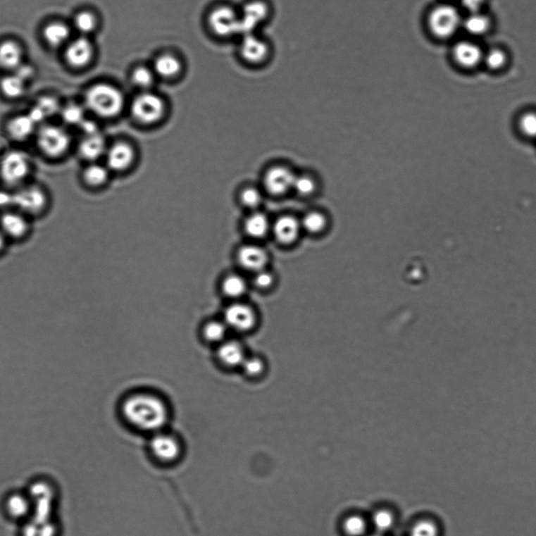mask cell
Instances as JSON below:
<instances>
[{"label": "cell", "instance_id": "obj_1", "mask_svg": "<svg viewBox=\"0 0 536 536\" xmlns=\"http://www.w3.org/2000/svg\"><path fill=\"white\" fill-rule=\"evenodd\" d=\"M121 413L132 428L151 435L163 430L169 418L164 400L147 392L127 397L121 404Z\"/></svg>", "mask_w": 536, "mask_h": 536}, {"label": "cell", "instance_id": "obj_2", "mask_svg": "<svg viewBox=\"0 0 536 536\" xmlns=\"http://www.w3.org/2000/svg\"><path fill=\"white\" fill-rule=\"evenodd\" d=\"M88 108L97 116L113 118L123 111L125 99L118 87L108 84H99L90 88L86 94Z\"/></svg>", "mask_w": 536, "mask_h": 536}, {"label": "cell", "instance_id": "obj_3", "mask_svg": "<svg viewBox=\"0 0 536 536\" xmlns=\"http://www.w3.org/2000/svg\"><path fill=\"white\" fill-rule=\"evenodd\" d=\"M427 32L437 39L451 38L463 25L459 11L449 4L434 6L427 12L425 18Z\"/></svg>", "mask_w": 536, "mask_h": 536}, {"label": "cell", "instance_id": "obj_4", "mask_svg": "<svg viewBox=\"0 0 536 536\" xmlns=\"http://www.w3.org/2000/svg\"><path fill=\"white\" fill-rule=\"evenodd\" d=\"M240 58L247 64L261 67L268 64L275 53L274 45L259 32L247 34L240 37Z\"/></svg>", "mask_w": 536, "mask_h": 536}, {"label": "cell", "instance_id": "obj_5", "mask_svg": "<svg viewBox=\"0 0 536 536\" xmlns=\"http://www.w3.org/2000/svg\"><path fill=\"white\" fill-rule=\"evenodd\" d=\"M239 13L240 37L247 34L259 32L274 15L273 5L269 0H249Z\"/></svg>", "mask_w": 536, "mask_h": 536}, {"label": "cell", "instance_id": "obj_6", "mask_svg": "<svg viewBox=\"0 0 536 536\" xmlns=\"http://www.w3.org/2000/svg\"><path fill=\"white\" fill-rule=\"evenodd\" d=\"M166 111L165 100L153 90L140 92L132 101V116L142 124L156 123L164 116Z\"/></svg>", "mask_w": 536, "mask_h": 536}, {"label": "cell", "instance_id": "obj_7", "mask_svg": "<svg viewBox=\"0 0 536 536\" xmlns=\"http://www.w3.org/2000/svg\"><path fill=\"white\" fill-rule=\"evenodd\" d=\"M207 25L209 30L220 38L240 37L239 11L228 5L215 6L208 13Z\"/></svg>", "mask_w": 536, "mask_h": 536}, {"label": "cell", "instance_id": "obj_8", "mask_svg": "<svg viewBox=\"0 0 536 536\" xmlns=\"http://www.w3.org/2000/svg\"><path fill=\"white\" fill-rule=\"evenodd\" d=\"M37 144L39 151L47 158L57 159L69 151L71 138L63 127L44 125L37 133Z\"/></svg>", "mask_w": 536, "mask_h": 536}, {"label": "cell", "instance_id": "obj_9", "mask_svg": "<svg viewBox=\"0 0 536 536\" xmlns=\"http://www.w3.org/2000/svg\"><path fill=\"white\" fill-rule=\"evenodd\" d=\"M149 450L158 463L172 465L181 459L182 447L180 440L171 433L161 430L152 434Z\"/></svg>", "mask_w": 536, "mask_h": 536}, {"label": "cell", "instance_id": "obj_10", "mask_svg": "<svg viewBox=\"0 0 536 536\" xmlns=\"http://www.w3.org/2000/svg\"><path fill=\"white\" fill-rule=\"evenodd\" d=\"M31 172L30 160L25 153L13 151L0 161V178L11 187L21 185Z\"/></svg>", "mask_w": 536, "mask_h": 536}, {"label": "cell", "instance_id": "obj_11", "mask_svg": "<svg viewBox=\"0 0 536 536\" xmlns=\"http://www.w3.org/2000/svg\"><path fill=\"white\" fill-rule=\"evenodd\" d=\"M223 320L229 330L247 332L256 328L258 317L255 309L251 305L237 301L229 304L225 308Z\"/></svg>", "mask_w": 536, "mask_h": 536}, {"label": "cell", "instance_id": "obj_12", "mask_svg": "<svg viewBox=\"0 0 536 536\" xmlns=\"http://www.w3.org/2000/svg\"><path fill=\"white\" fill-rule=\"evenodd\" d=\"M13 194V206H17L21 211L31 215L42 213L49 202L44 189L37 186L20 189Z\"/></svg>", "mask_w": 536, "mask_h": 536}, {"label": "cell", "instance_id": "obj_13", "mask_svg": "<svg viewBox=\"0 0 536 536\" xmlns=\"http://www.w3.org/2000/svg\"><path fill=\"white\" fill-rule=\"evenodd\" d=\"M5 511L13 520L25 522L32 514V503L28 492H16L8 495L5 499Z\"/></svg>", "mask_w": 536, "mask_h": 536}, {"label": "cell", "instance_id": "obj_14", "mask_svg": "<svg viewBox=\"0 0 536 536\" xmlns=\"http://www.w3.org/2000/svg\"><path fill=\"white\" fill-rule=\"evenodd\" d=\"M295 178V175L289 169L275 167L267 173L264 178V185L269 193L281 195L293 188Z\"/></svg>", "mask_w": 536, "mask_h": 536}, {"label": "cell", "instance_id": "obj_15", "mask_svg": "<svg viewBox=\"0 0 536 536\" xmlns=\"http://www.w3.org/2000/svg\"><path fill=\"white\" fill-rule=\"evenodd\" d=\"M158 79L172 80L182 73V60L172 53H163L156 58L151 65Z\"/></svg>", "mask_w": 536, "mask_h": 536}, {"label": "cell", "instance_id": "obj_16", "mask_svg": "<svg viewBox=\"0 0 536 536\" xmlns=\"http://www.w3.org/2000/svg\"><path fill=\"white\" fill-rule=\"evenodd\" d=\"M216 356L223 366L229 368H241L247 355L242 344L236 340H225L218 345Z\"/></svg>", "mask_w": 536, "mask_h": 536}, {"label": "cell", "instance_id": "obj_17", "mask_svg": "<svg viewBox=\"0 0 536 536\" xmlns=\"http://www.w3.org/2000/svg\"><path fill=\"white\" fill-rule=\"evenodd\" d=\"M453 57L460 66L473 69L482 62L484 53L475 43L460 42L454 46Z\"/></svg>", "mask_w": 536, "mask_h": 536}, {"label": "cell", "instance_id": "obj_18", "mask_svg": "<svg viewBox=\"0 0 536 536\" xmlns=\"http://www.w3.org/2000/svg\"><path fill=\"white\" fill-rule=\"evenodd\" d=\"M237 260L241 267L255 274L266 269L268 256L266 250L262 248L249 245L240 249L237 254Z\"/></svg>", "mask_w": 536, "mask_h": 536}, {"label": "cell", "instance_id": "obj_19", "mask_svg": "<svg viewBox=\"0 0 536 536\" xmlns=\"http://www.w3.org/2000/svg\"><path fill=\"white\" fill-rule=\"evenodd\" d=\"M93 56V46L86 38L74 40L66 51L67 63L74 68H83L89 64Z\"/></svg>", "mask_w": 536, "mask_h": 536}, {"label": "cell", "instance_id": "obj_20", "mask_svg": "<svg viewBox=\"0 0 536 536\" xmlns=\"http://www.w3.org/2000/svg\"><path fill=\"white\" fill-rule=\"evenodd\" d=\"M133 159L132 148L125 142L114 144L107 151V166L115 172L125 170L132 165Z\"/></svg>", "mask_w": 536, "mask_h": 536}, {"label": "cell", "instance_id": "obj_21", "mask_svg": "<svg viewBox=\"0 0 536 536\" xmlns=\"http://www.w3.org/2000/svg\"><path fill=\"white\" fill-rule=\"evenodd\" d=\"M0 228L4 235L19 239L28 233L30 225L23 215L8 212L0 217Z\"/></svg>", "mask_w": 536, "mask_h": 536}, {"label": "cell", "instance_id": "obj_22", "mask_svg": "<svg viewBox=\"0 0 536 536\" xmlns=\"http://www.w3.org/2000/svg\"><path fill=\"white\" fill-rule=\"evenodd\" d=\"M105 138L99 132L86 135L79 145L80 157L86 161H96L106 151Z\"/></svg>", "mask_w": 536, "mask_h": 536}, {"label": "cell", "instance_id": "obj_23", "mask_svg": "<svg viewBox=\"0 0 536 536\" xmlns=\"http://www.w3.org/2000/svg\"><path fill=\"white\" fill-rule=\"evenodd\" d=\"M36 125L28 114L19 115L9 120L6 125V132L13 140L24 141L31 137Z\"/></svg>", "mask_w": 536, "mask_h": 536}, {"label": "cell", "instance_id": "obj_24", "mask_svg": "<svg viewBox=\"0 0 536 536\" xmlns=\"http://www.w3.org/2000/svg\"><path fill=\"white\" fill-rule=\"evenodd\" d=\"M58 532L53 518H31L25 522L22 536H58Z\"/></svg>", "mask_w": 536, "mask_h": 536}, {"label": "cell", "instance_id": "obj_25", "mask_svg": "<svg viewBox=\"0 0 536 536\" xmlns=\"http://www.w3.org/2000/svg\"><path fill=\"white\" fill-rule=\"evenodd\" d=\"M158 80L151 65H138L132 70L130 81L139 92L152 91Z\"/></svg>", "mask_w": 536, "mask_h": 536}, {"label": "cell", "instance_id": "obj_26", "mask_svg": "<svg viewBox=\"0 0 536 536\" xmlns=\"http://www.w3.org/2000/svg\"><path fill=\"white\" fill-rule=\"evenodd\" d=\"M248 287L245 278L237 274L226 276L221 283L223 295L234 301H240L247 294Z\"/></svg>", "mask_w": 536, "mask_h": 536}, {"label": "cell", "instance_id": "obj_27", "mask_svg": "<svg viewBox=\"0 0 536 536\" xmlns=\"http://www.w3.org/2000/svg\"><path fill=\"white\" fill-rule=\"evenodd\" d=\"M299 223L291 216L281 217L274 225V234L276 239L283 244L294 242L299 235Z\"/></svg>", "mask_w": 536, "mask_h": 536}, {"label": "cell", "instance_id": "obj_28", "mask_svg": "<svg viewBox=\"0 0 536 536\" xmlns=\"http://www.w3.org/2000/svg\"><path fill=\"white\" fill-rule=\"evenodd\" d=\"M23 50L17 43L5 42L0 44V66L6 70H16L22 65Z\"/></svg>", "mask_w": 536, "mask_h": 536}, {"label": "cell", "instance_id": "obj_29", "mask_svg": "<svg viewBox=\"0 0 536 536\" xmlns=\"http://www.w3.org/2000/svg\"><path fill=\"white\" fill-rule=\"evenodd\" d=\"M229 328L225 321L209 320L203 325L201 334L206 342L211 344H220L227 340Z\"/></svg>", "mask_w": 536, "mask_h": 536}, {"label": "cell", "instance_id": "obj_30", "mask_svg": "<svg viewBox=\"0 0 536 536\" xmlns=\"http://www.w3.org/2000/svg\"><path fill=\"white\" fill-rule=\"evenodd\" d=\"M70 30L63 23H54L46 25L44 30V37L50 46L58 47L63 45L70 37Z\"/></svg>", "mask_w": 536, "mask_h": 536}, {"label": "cell", "instance_id": "obj_31", "mask_svg": "<svg viewBox=\"0 0 536 536\" xmlns=\"http://www.w3.org/2000/svg\"><path fill=\"white\" fill-rule=\"evenodd\" d=\"M465 30L473 36H482L490 29V19L480 12L470 13L464 21Z\"/></svg>", "mask_w": 536, "mask_h": 536}, {"label": "cell", "instance_id": "obj_32", "mask_svg": "<svg viewBox=\"0 0 536 536\" xmlns=\"http://www.w3.org/2000/svg\"><path fill=\"white\" fill-rule=\"evenodd\" d=\"M84 182L91 187H99L105 185L108 178V168L92 163L85 168L82 174Z\"/></svg>", "mask_w": 536, "mask_h": 536}, {"label": "cell", "instance_id": "obj_33", "mask_svg": "<svg viewBox=\"0 0 536 536\" xmlns=\"http://www.w3.org/2000/svg\"><path fill=\"white\" fill-rule=\"evenodd\" d=\"M245 228L249 235L256 237V239H260V237L266 236L268 232V219L263 213H254L247 220Z\"/></svg>", "mask_w": 536, "mask_h": 536}, {"label": "cell", "instance_id": "obj_34", "mask_svg": "<svg viewBox=\"0 0 536 536\" xmlns=\"http://www.w3.org/2000/svg\"><path fill=\"white\" fill-rule=\"evenodd\" d=\"M0 89L6 97L18 99L25 93V81L18 76L13 75L3 78L0 81Z\"/></svg>", "mask_w": 536, "mask_h": 536}, {"label": "cell", "instance_id": "obj_35", "mask_svg": "<svg viewBox=\"0 0 536 536\" xmlns=\"http://www.w3.org/2000/svg\"><path fill=\"white\" fill-rule=\"evenodd\" d=\"M442 530L438 522L432 518L420 519L411 528L409 536H441Z\"/></svg>", "mask_w": 536, "mask_h": 536}, {"label": "cell", "instance_id": "obj_36", "mask_svg": "<svg viewBox=\"0 0 536 536\" xmlns=\"http://www.w3.org/2000/svg\"><path fill=\"white\" fill-rule=\"evenodd\" d=\"M342 528L347 536H363L368 529V523L362 516L352 514L344 520Z\"/></svg>", "mask_w": 536, "mask_h": 536}, {"label": "cell", "instance_id": "obj_37", "mask_svg": "<svg viewBox=\"0 0 536 536\" xmlns=\"http://www.w3.org/2000/svg\"><path fill=\"white\" fill-rule=\"evenodd\" d=\"M372 525L379 533L388 532L395 525L394 515L385 509L377 511L372 516Z\"/></svg>", "mask_w": 536, "mask_h": 536}, {"label": "cell", "instance_id": "obj_38", "mask_svg": "<svg viewBox=\"0 0 536 536\" xmlns=\"http://www.w3.org/2000/svg\"><path fill=\"white\" fill-rule=\"evenodd\" d=\"M241 368L247 377L256 378L261 377L266 370V363L262 358L253 356H247L242 363Z\"/></svg>", "mask_w": 536, "mask_h": 536}, {"label": "cell", "instance_id": "obj_39", "mask_svg": "<svg viewBox=\"0 0 536 536\" xmlns=\"http://www.w3.org/2000/svg\"><path fill=\"white\" fill-rule=\"evenodd\" d=\"M519 130L529 139H536V113L528 112L522 115L518 121Z\"/></svg>", "mask_w": 536, "mask_h": 536}, {"label": "cell", "instance_id": "obj_40", "mask_svg": "<svg viewBox=\"0 0 536 536\" xmlns=\"http://www.w3.org/2000/svg\"><path fill=\"white\" fill-rule=\"evenodd\" d=\"M77 30L83 34H89L96 29L97 19L90 12H80L74 19Z\"/></svg>", "mask_w": 536, "mask_h": 536}, {"label": "cell", "instance_id": "obj_41", "mask_svg": "<svg viewBox=\"0 0 536 536\" xmlns=\"http://www.w3.org/2000/svg\"><path fill=\"white\" fill-rule=\"evenodd\" d=\"M483 61L490 70H499L506 65V56L504 51L494 49L484 54Z\"/></svg>", "mask_w": 536, "mask_h": 536}, {"label": "cell", "instance_id": "obj_42", "mask_svg": "<svg viewBox=\"0 0 536 536\" xmlns=\"http://www.w3.org/2000/svg\"><path fill=\"white\" fill-rule=\"evenodd\" d=\"M84 116L83 108L75 104L67 106L62 113L63 120L70 125H80L85 120Z\"/></svg>", "mask_w": 536, "mask_h": 536}, {"label": "cell", "instance_id": "obj_43", "mask_svg": "<svg viewBox=\"0 0 536 536\" xmlns=\"http://www.w3.org/2000/svg\"><path fill=\"white\" fill-rule=\"evenodd\" d=\"M325 225V217L317 213H311L304 217L303 226L311 233L320 232Z\"/></svg>", "mask_w": 536, "mask_h": 536}, {"label": "cell", "instance_id": "obj_44", "mask_svg": "<svg viewBox=\"0 0 536 536\" xmlns=\"http://www.w3.org/2000/svg\"><path fill=\"white\" fill-rule=\"evenodd\" d=\"M274 283V276L269 271L263 269L254 274L253 284L259 290H267Z\"/></svg>", "mask_w": 536, "mask_h": 536}, {"label": "cell", "instance_id": "obj_45", "mask_svg": "<svg viewBox=\"0 0 536 536\" xmlns=\"http://www.w3.org/2000/svg\"><path fill=\"white\" fill-rule=\"evenodd\" d=\"M241 200L243 205L254 208L259 206L262 201V197L259 192L255 188H247L244 189L241 194Z\"/></svg>", "mask_w": 536, "mask_h": 536}, {"label": "cell", "instance_id": "obj_46", "mask_svg": "<svg viewBox=\"0 0 536 536\" xmlns=\"http://www.w3.org/2000/svg\"><path fill=\"white\" fill-rule=\"evenodd\" d=\"M44 111L46 117L52 116L58 112L60 106L58 101L49 96L40 99L37 104Z\"/></svg>", "mask_w": 536, "mask_h": 536}, {"label": "cell", "instance_id": "obj_47", "mask_svg": "<svg viewBox=\"0 0 536 536\" xmlns=\"http://www.w3.org/2000/svg\"><path fill=\"white\" fill-rule=\"evenodd\" d=\"M293 188L296 191L302 195H308L314 192L315 183L314 181L308 177H296Z\"/></svg>", "mask_w": 536, "mask_h": 536}, {"label": "cell", "instance_id": "obj_48", "mask_svg": "<svg viewBox=\"0 0 536 536\" xmlns=\"http://www.w3.org/2000/svg\"><path fill=\"white\" fill-rule=\"evenodd\" d=\"M463 8L470 13L480 12L485 0H461Z\"/></svg>", "mask_w": 536, "mask_h": 536}, {"label": "cell", "instance_id": "obj_49", "mask_svg": "<svg viewBox=\"0 0 536 536\" xmlns=\"http://www.w3.org/2000/svg\"><path fill=\"white\" fill-rule=\"evenodd\" d=\"M35 74L33 68L28 65H21L15 70V75L23 81H27L32 79Z\"/></svg>", "mask_w": 536, "mask_h": 536}, {"label": "cell", "instance_id": "obj_50", "mask_svg": "<svg viewBox=\"0 0 536 536\" xmlns=\"http://www.w3.org/2000/svg\"><path fill=\"white\" fill-rule=\"evenodd\" d=\"M28 115L30 118L32 119V120L34 122V123H35L36 125L42 123V122L46 118L44 111L38 106H36L32 108V110L30 111Z\"/></svg>", "mask_w": 536, "mask_h": 536}, {"label": "cell", "instance_id": "obj_51", "mask_svg": "<svg viewBox=\"0 0 536 536\" xmlns=\"http://www.w3.org/2000/svg\"><path fill=\"white\" fill-rule=\"evenodd\" d=\"M81 128L86 135H93L99 132L98 127L92 121H87L84 120L80 125Z\"/></svg>", "mask_w": 536, "mask_h": 536}, {"label": "cell", "instance_id": "obj_52", "mask_svg": "<svg viewBox=\"0 0 536 536\" xmlns=\"http://www.w3.org/2000/svg\"><path fill=\"white\" fill-rule=\"evenodd\" d=\"M12 205L13 206V194L0 191V208H6Z\"/></svg>", "mask_w": 536, "mask_h": 536}, {"label": "cell", "instance_id": "obj_53", "mask_svg": "<svg viewBox=\"0 0 536 536\" xmlns=\"http://www.w3.org/2000/svg\"><path fill=\"white\" fill-rule=\"evenodd\" d=\"M5 235L0 230V252L4 249L5 247Z\"/></svg>", "mask_w": 536, "mask_h": 536}, {"label": "cell", "instance_id": "obj_54", "mask_svg": "<svg viewBox=\"0 0 536 536\" xmlns=\"http://www.w3.org/2000/svg\"><path fill=\"white\" fill-rule=\"evenodd\" d=\"M372 536H381V535H372Z\"/></svg>", "mask_w": 536, "mask_h": 536}]
</instances>
